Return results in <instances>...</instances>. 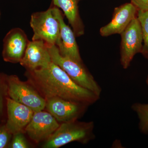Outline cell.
<instances>
[{
	"label": "cell",
	"mask_w": 148,
	"mask_h": 148,
	"mask_svg": "<svg viewBox=\"0 0 148 148\" xmlns=\"http://www.w3.org/2000/svg\"><path fill=\"white\" fill-rule=\"evenodd\" d=\"M132 108L138 114L140 119L139 127L143 133H148V104L135 103Z\"/></svg>",
	"instance_id": "2e32d148"
},
{
	"label": "cell",
	"mask_w": 148,
	"mask_h": 148,
	"mask_svg": "<svg viewBox=\"0 0 148 148\" xmlns=\"http://www.w3.org/2000/svg\"><path fill=\"white\" fill-rule=\"evenodd\" d=\"M137 17L141 24L144 42L141 53L148 59V11L138 10Z\"/></svg>",
	"instance_id": "9a60e30c"
},
{
	"label": "cell",
	"mask_w": 148,
	"mask_h": 148,
	"mask_svg": "<svg viewBox=\"0 0 148 148\" xmlns=\"http://www.w3.org/2000/svg\"><path fill=\"white\" fill-rule=\"evenodd\" d=\"M54 8L51 3L46 10L32 14L30 24L34 33L32 40H41L48 45L58 47L61 43L60 25L54 13Z\"/></svg>",
	"instance_id": "277c9868"
},
{
	"label": "cell",
	"mask_w": 148,
	"mask_h": 148,
	"mask_svg": "<svg viewBox=\"0 0 148 148\" xmlns=\"http://www.w3.org/2000/svg\"><path fill=\"white\" fill-rule=\"evenodd\" d=\"M120 35V62L123 68L125 69L129 67L134 56L141 53L143 49V32L137 16Z\"/></svg>",
	"instance_id": "8992f818"
},
{
	"label": "cell",
	"mask_w": 148,
	"mask_h": 148,
	"mask_svg": "<svg viewBox=\"0 0 148 148\" xmlns=\"http://www.w3.org/2000/svg\"><path fill=\"white\" fill-rule=\"evenodd\" d=\"M12 136L5 123L0 125V148H8Z\"/></svg>",
	"instance_id": "ac0fdd59"
},
{
	"label": "cell",
	"mask_w": 148,
	"mask_h": 148,
	"mask_svg": "<svg viewBox=\"0 0 148 148\" xmlns=\"http://www.w3.org/2000/svg\"><path fill=\"white\" fill-rule=\"evenodd\" d=\"M34 113L29 107L8 97L6 126L12 135L22 132L31 121Z\"/></svg>",
	"instance_id": "8fae6325"
},
{
	"label": "cell",
	"mask_w": 148,
	"mask_h": 148,
	"mask_svg": "<svg viewBox=\"0 0 148 148\" xmlns=\"http://www.w3.org/2000/svg\"><path fill=\"white\" fill-rule=\"evenodd\" d=\"M7 85L8 97L14 101L29 107L34 112L45 108V98L36 89L22 82L17 76L8 75Z\"/></svg>",
	"instance_id": "5b68a950"
},
{
	"label": "cell",
	"mask_w": 148,
	"mask_h": 148,
	"mask_svg": "<svg viewBox=\"0 0 148 148\" xmlns=\"http://www.w3.org/2000/svg\"><path fill=\"white\" fill-rule=\"evenodd\" d=\"M1 10H0V19L1 18Z\"/></svg>",
	"instance_id": "7402d4cb"
},
{
	"label": "cell",
	"mask_w": 148,
	"mask_h": 148,
	"mask_svg": "<svg viewBox=\"0 0 148 148\" xmlns=\"http://www.w3.org/2000/svg\"><path fill=\"white\" fill-rule=\"evenodd\" d=\"M82 0H52L51 3L63 12L76 37L84 34V25L79 9V3Z\"/></svg>",
	"instance_id": "5bb4252c"
},
{
	"label": "cell",
	"mask_w": 148,
	"mask_h": 148,
	"mask_svg": "<svg viewBox=\"0 0 148 148\" xmlns=\"http://www.w3.org/2000/svg\"><path fill=\"white\" fill-rule=\"evenodd\" d=\"M59 126L51 114L42 110L34 113L25 130L31 140L38 143L47 140Z\"/></svg>",
	"instance_id": "9c48e42d"
},
{
	"label": "cell",
	"mask_w": 148,
	"mask_h": 148,
	"mask_svg": "<svg viewBox=\"0 0 148 148\" xmlns=\"http://www.w3.org/2000/svg\"><path fill=\"white\" fill-rule=\"evenodd\" d=\"M30 41L22 29H11L3 40L2 55L4 61L13 64L20 63Z\"/></svg>",
	"instance_id": "ba28073f"
},
{
	"label": "cell",
	"mask_w": 148,
	"mask_h": 148,
	"mask_svg": "<svg viewBox=\"0 0 148 148\" xmlns=\"http://www.w3.org/2000/svg\"><path fill=\"white\" fill-rule=\"evenodd\" d=\"M54 10L60 25L61 43L60 46L57 47L59 53L64 57L71 58L79 63H83L76 40V36L73 31L65 23L64 14L61 10L54 6Z\"/></svg>",
	"instance_id": "4fadbf2b"
},
{
	"label": "cell",
	"mask_w": 148,
	"mask_h": 148,
	"mask_svg": "<svg viewBox=\"0 0 148 148\" xmlns=\"http://www.w3.org/2000/svg\"><path fill=\"white\" fill-rule=\"evenodd\" d=\"M45 108L59 122L76 120L82 115L89 105L58 97L46 98Z\"/></svg>",
	"instance_id": "52a82bcc"
},
{
	"label": "cell",
	"mask_w": 148,
	"mask_h": 148,
	"mask_svg": "<svg viewBox=\"0 0 148 148\" xmlns=\"http://www.w3.org/2000/svg\"><path fill=\"white\" fill-rule=\"evenodd\" d=\"M147 85H148V76L147 78Z\"/></svg>",
	"instance_id": "44dd1931"
},
{
	"label": "cell",
	"mask_w": 148,
	"mask_h": 148,
	"mask_svg": "<svg viewBox=\"0 0 148 148\" xmlns=\"http://www.w3.org/2000/svg\"><path fill=\"white\" fill-rule=\"evenodd\" d=\"M94 127L92 121L85 122L76 120L62 123L55 132L46 140L42 148H59L75 141L86 144L95 138Z\"/></svg>",
	"instance_id": "7a4b0ae2"
},
{
	"label": "cell",
	"mask_w": 148,
	"mask_h": 148,
	"mask_svg": "<svg viewBox=\"0 0 148 148\" xmlns=\"http://www.w3.org/2000/svg\"><path fill=\"white\" fill-rule=\"evenodd\" d=\"M29 145L22 132H18L12 135V138L8 148H27Z\"/></svg>",
	"instance_id": "d6986e66"
},
{
	"label": "cell",
	"mask_w": 148,
	"mask_h": 148,
	"mask_svg": "<svg viewBox=\"0 0 148 148\" xmlns=\"http://www.w3.org/2000/svg\"><path fill=\"white\" fill-rule=\"evenodd\" d=\"M7 75L0 72V125L3 122L5 110L7 111V99L8 93Z\"/></svg>",
	"instance_id": "e0dca14e"
},
{
	"label": "cell",
	"mask_w": 148,
	"mask_h": 148,
	"mask_svg": "<svg viewBox=\"0 0 148 148\" xmlns=\"http://www.w3.org/2000/svg\"><path fill=\"white\" fill-rule=\"evenodd\" d=\"M138 10L148 11V0H130Z\"/></svg>",
	"instance_id": "ffe728a7"
},
{
	"label": "cell",
	"mask_w": 148,
	"mask_h": 148,
	"mask_svg": "<svg viewBox=\"0 0 148 148\" xmlns=\"http://www.w3.org/2000/svg\"><path fill=\"white\" fill-rule=\"evenodd\" d=\"M28 81L46 98L58 97L90 106L100 97L75 83L53 62L47 67L27 71Z\"/></svg>",
	"instance_id": "6da1fadb"
},
{
	"label": "cell",
	"mask_w": 148,
	"mask_h": 148,
	"mask_svg": "<svg viewBox=\"0 0 148 148\" xmlns=\"http://www.w3.org/2000/svg\"><path fill=\"white\" fill-rule=\"evenodd\" d=\"M47 46L52 62L63 69L77 84L100 97L102 92L101 86L83 63L62 56L56 46Z\"/></svg>",
	"instance_id": "3957f363"
},
{
	"label": "cell",
	"mask_w": 148,
	"mask_h": 148,
	"mask_svg": "<svg viewBox=\"0 0 148 148\" xmlns=\"http://www.w3.org/2000/svg\"><path fill=\"white\" fill-rule=\"evenodd\" d=\"M52 62L47 45L41 40L30 41L20 64L27 71L47 67Z\"/></svg>",
	"instance_id": "7c38bea8"
},
{
	"label": "cell",
	"mask_w": 148,
	"mask_h": 148,
	"mask_svg": "<svg viewBox=\"0 0 148 148\" xmlns=\"http://www.w3.org/2000/svg\"><path fill=\"white\" fill-rule=\"evenodd\" d=\"M138 10L132 3H125L114 9L112 20L107 25L101 27L100 34L102 36L121 34L137 17Z\"/></svg>",
	"instance_id": "30bf717a"
}]
</instances>
